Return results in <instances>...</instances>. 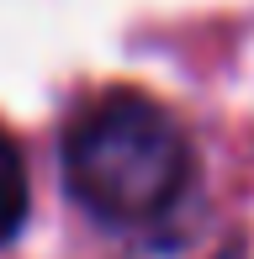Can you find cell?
Instances as JSON below:
<instances>
[{"mask_svg": "<svg viewBox=\"0 0 254 259\" xmlns=\"http://www.w3.org/2000/svg\"><path fill=\"white\" fill-rule=\"evenodd\" d=\"M27 206H32V185H27V159H21L16 138L0 127V249L21 233L27 222Z\"/></svg>", "mask_w": 254, "mask_h": 259, "instance_id": "7a4b0ae2", "label": "cell"}, {"mask_svg": "<svg viewBox=\"0 0 254 259\" xmlns=\"http://www.w3.org/2000/svg\"><path fill=\"white\" fill-rule=\"evenodd\" d=\"M69 196L106 228H154L191 185V138L159 101L111 90L64 133Z\"/></svg>", "mask_w": 254, "mask_h": 259, "instance_id": "6da1fadb", "label": "cell"}]
</instances>
